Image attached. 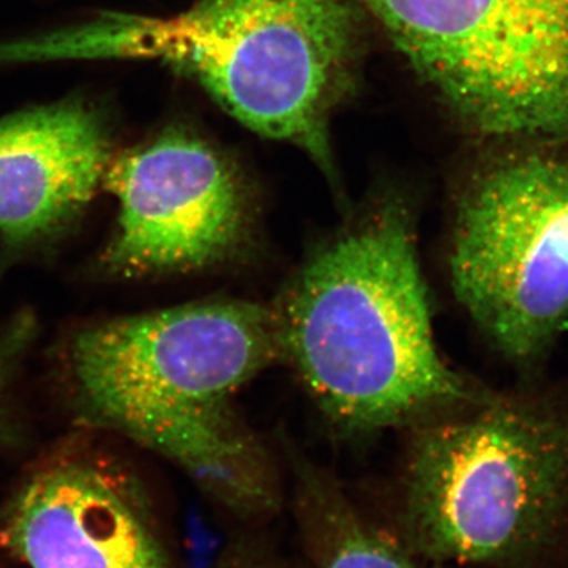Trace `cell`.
<instances>
[{
	"label": "cell",
	"instance_id": "6da1fadb",
	"mask_svg": "<svg viewBox=\"0 0 568 568\" xmlns=\"http://www.w3.org/2000/svg\"><path fill=\"white\" fill-rule=\"evenodd\" d=\"M282 357L274 310L194 302L89 325L69 346L77 405L181 467L242 521L278 507L274 470L234 413V398Z\"/></svg>",
	"mask_w": 568,
	"mask_h": 568
},
{
	"label": "cell",
	"instance_id": "7a4b0ae2",
	"mask_svg": "<svg viewBox=\"0 0 568 568\" xmlns=\"http://www.w3.org/2000/svg\"><path fill=\"white\" fill-rule=\"evenodd\" d=\"M280 351L332 424H420L476 388L437 349L413 219L388 200L323 242L274 306Z\"/></svg>",
	"mask_w": 568,
	"mask_h": 568
},
{
	"label": "cell",
	"instance_id": "3957f363",
	"mask_svg": "<svg viewBox=\"0 0 568 568\" xmlns=\"http://www.w3.org/2000/svg\"><path fill=\"white\" fill-rule=\"evenodd\" d=\"M347 0H200L170 18L106 14L2 47L7 62L153 59L186 74L227 114L331 170L328 114L357 51Z\"/></svg>",
	"mask_w": 568,
	"mask_h": 568
},
{
	"label": "cell",
	"instance_id": "277c9868",
	"mask_svg": "<svg viewBox=\"0 0 568 568\" xmlns=\"http://www.w3.org/2000/svg\"><path fill=\"white\" fill-rule=\"evenodd\" d=\"M398 530L428 562L541 568L568 545V390H478L418 424Z\"/></svg>",
	"mask_w": 568,
	"mask_h": 568
},
{
	"label": "cell",
	"instance_id": "5b68a950",
	"mask_svg": "<svg viewBox=\"0 0 568 568\" xmlns=\"http://www.w3.org/2000/svg\"><path fill=\"white\" fill-rule=\"evenodd\" d=\"M413 69L496 136L568 138V0H362Z\"/></svg>",
	"mask_w": 568,
	"mask_h": 568
},
{
	"label": "cell",
	"instance_id": "8992f818",
	"mask_svg": "<svg viewBox=\"0 0 568 568\" xmlns=\"http://www.w3.org/2000/svg\"><path fill=\"white\" fill-rule=\"evenodd\" d=\"M448 253L455 297L497 353L540 364L568 328V160L528 153L477 175Z\"/></svg>",
	"mask_w": 568,
	"mask_h": 568
},
{
	"label": "cell",
	"instance_id": "52a82bcc",
	"mask_svg": "<svg viewBox=\"0 0 568 568\" xmlns=\"http://www.w3.org/2000/svg\"><path fill=\"white\" fill-rule=\"evenodd\" d=\"M119 203L102 254L112 274H192L227 263L248 244L241 179L211 145L182 132L112 156L103 179Z\"/></svg>",
	"mask_w": 568,
	"mask_h": 568
},
{
	"label": "cell",
	"instance_id": "ba28073f",
	"mask_svg": "<svg viewBox=\"0 0 568 568\" xmlns=\"http://www.w3.org/2000/svg\"><path fill=\"white\" fill-rule=\"evenodd\" d=\"M0 541L28 568H174L136 478L84 452L28 478L3 511Z\"/></svg>",
	"mask_w": 568,
	"mask_h": 568
},
{
	"label": "cell",
	"instance_id": "9c48e42d",
	"mask_svg": "<svg viewBox=\"0 0 568 568\" xmlns=\"http://www.w3.org/2000/svg\"><path fill=\"white\" fill-rule=\"evenodd\" d=\"M102 115L69 100L0 119V241L28 246L74 222L112 160Z\"/></svg>",
	"mask_w": 568,
	"mask_h": 568
},
{
	"label": "cell",
	"instance_id": "30bf717a",
	"mask_svg": "<svg viewBox=\"0 0 568 568\" xmlns=\"http://www.w3.org/2000/svg\"><path fill=\"white\" fill-rule=\"evenodd\" d=\"M297 511L306 555L315 568H439L398 537L366 519L327 478L302 474Z\"/></svg>",
	"mask_w": 568,
	"mask_h": 568
},
{
	"label": "cell",
	"instance_id": "8fae6325",
	"mask_svg": "<svg viewBox=\"0 0 568 568\" xmlns=\"http://www.w3.org/2000/svg\"><path fill=\"white\" fill-rule=\"evenodd\" d=\"M29 327L26 324L0 328V450L13 439V407L10 403V387L13 372L28 342Z\"/></svg>",
	"mask_w": 568,
	"mask_h": 568
},
{
	"label": "cell",
	"instance_id": "7c38bea8",
	"mask_svg": "<svg viewBox=\"0 0 568 568\" xmlns=\"http://www.w3.org/2000/svg\"><path fill=\"white\" fill-rule=\"evenodd\" d=\"M219 568H293L275 555L274 549L252 540H235L227 544Z\"/></svg>",
	"mask_w": 568,
	"mask_h": 568
}]
</instances>
